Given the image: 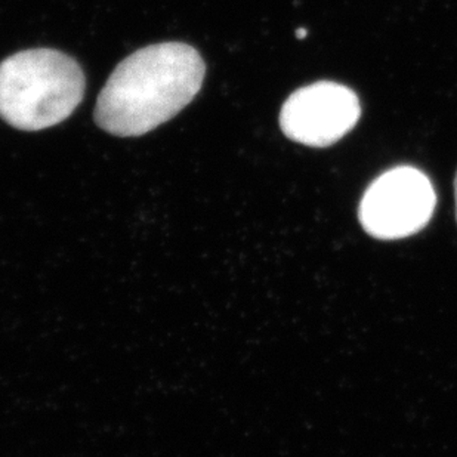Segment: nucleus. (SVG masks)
<instances>
[{
  "mask_svg": "<svg viewBox=\"0 0 457 457\" xmlns=\"http://www.w3.org/2000/svg\"><path fill=\"white\" fill-rule=\"evenodd\" d=\"M361 116L355 92L335 82L301 87L283 104L280 128L295 143L324 148L350 134Z\"/></svg>",
  "mask_w": 457,
  "mask_h": 457,
  "instance_id": "20e7f679",
  "label": "nucleus"
},
{
  "mask_svg": "<svg viewBox=\"0 0 457 457\" xmlns=\"http://www.w3.org/2000/svg\"><path fill=\"white\" fill-rule=\"evenodd\" d=\"M436 204L429 178L419 169L398 166L371 182L358 216L373 237L397 240L420 231L434 215Z\"/></svg>",
  "mask_w": 457,
  "mask_h": 457,
  "instance_id": "7ed1b4c3",
  "label": "nucleus"
},
{
  "mask_svg": "<svg viewBox=\"0 0 457 457\" xmlns=\"http://www.w3.org/2000/svg\"><path fill=\"white\" fill-rule=\"evenodd\" d=\"M306 36H308V31H306L305 29H299V30L296 31V37H298V39H303Z\"/></svg>",
  "mask_w": 457,
  "mask_h": 457,
  "instance_id": "39448f33",
  "label": "nucleus"
},
{
  "mask_svg": "<svg viewBox=\"0 0 457 457\" xmlns=\"http://www.w3.org/2000/svg\"><path fill=\"white\" fill-rule=\"evenodd\" d=\"M206 64L181 42L150 45L117 65L96 100L94 119L107 134L132 138L179 114L204 87Z\"/></svg>",
  "mask_w": 457,
  "mask_h": 457,
  "instance_id": "f257e3e1",
  "label": "nucleus"
},
{
  "mask_svg": "<svg viewBox=\"0 0 457 457\" xmlns=\"http://www.w3.org/2000/svg\"><path fill=\"white\" fill-rule=\"evenodd\" d=\"M454 197H456V218H457V173H456V178H454Z\"/></svg>",
  "mask_w": 457,
  "mask_h": 457,
  "instance_id": "423d86ee",
  "label": "nucleus"
},
{
  "mask_svg": "<svg viewBox=\"0 0 457 457\" xmlns=\"http://www.w3.org/2000/svg\"><path fill=\"white\" fill-rule=\"evenodd\" d=\"M85 87L82 67L64 52H18L0 62V117L15 129H48L73 114Z\"/></svg>",
  "mask_w": 457,
  "mask_h": 457,
  "instance_id": "f03ea898",
  "label": "nucleus"
}]
</instances>
